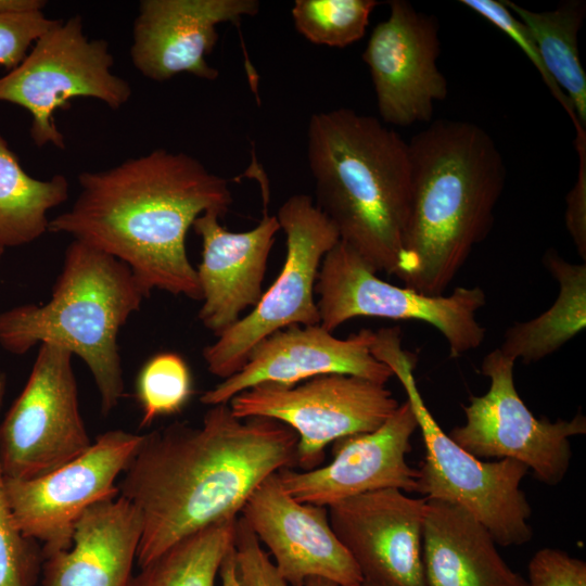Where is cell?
Here are the masks:
<instances>
[{
	"label": "cell",
	"instance_id": "obj_1",
	"mask_svg": "<svg viewBox=\"0 0 586 586\" xmlns=\"http://www.w3.org/2000/svg\"><path fill=\"white\" fill-rule=\"evenodd\" d=\"M297 441L286 424L239 419L229 404L211 406L200 426L175 422L143 434L118 484L142 517L138 566L190 534L237 518L264 480L296 466Z\"/></svg>",
	"mask_w": 586,
	"mask_h": 586
},
{
	"label": "cell",
	"instance_id": "obj_2",
	"mask_svg": "<svg viewBox=\"0 0 586 586\" xmlns=\"http://www.w3.org/2000/svg\"><path fill=\"white\" fill-rule=\"evenodd\" d=\"M74 204L49 220L48 232L66 233L126 264L146 293L161 290L202 300L186 238L206 212L224 217L228 181L198 158L156 149L116 166L78 175Z\"/></svg>",
	"mask_w": 586,
	"mask_h": 586
},
{
	"label": "cell",
	"instance_id": "obj_3",
	"mask_svg": "<svg viewBox=\"0 0 586 586\" xmlns=\"http://www.w3.org/2000/svg\"><path fill=\"white\" fill-rule=\"evenodd\" d=\"M411 192L395 276L442 295L494 224L506 168L479 125L440 119L408 142Z\"/></svg>",
	"mask_w": 586,
	"mask_h": 586
},
{
	"label": "cell",
	"instance_id": "obj_4",
	"mask_svg": "<svg viewBox=\"0 0 586 586\" xmlns=\"http://www.w3.org/2000/svg\"><path fill=\"white\" fill-rule=\"evenodd\" d=\"M307 163L316 205L340 241L374 272L395 275L410 204L408 142L373 116L335 109L310 116Z\"/></svg>",
	"mask_w": 586,
	"mask_h": 586
},
{
	"label": "cell",
	"instance_id": "obj_5",
	"mask_svg": "<svg viewBox=\"0 0 586 586\" xmlns=\"http://www.w3.org/2000/svg\"><path fill=\"white\" fill-rule=\"evenodd\" d=\"M148 296L126 264L73 240L50 300L0 313V345L24 355L51 343L78 356L93 377L101 412L107 416L124 395L118 333Z\"/></svg>",
	"mask_w": 586,
	"mask_h": 586
},
{
	"label": "cell",
	"instance_id": "obj_6",
	"mask_svg": "<svg viewBox=\"0 0 586 586\" xmlns=\"http://www.w3.org/2000/svg\"><path fill=\"white\" fill-rule=\"evenodd\" d=\"M372 353L404 386L421 431L425 457L418 469V493L461 506L498 545L520 546L531 540L532 509L520 488L528 468L513 459L483 461L441 429L419 392L413 375L417 357L402 347L398 327L377 331Z\"/></svg>",
	"mask_w": 586,
	"mask_h": 586
},
{
	"label": "cell",
	"instance_id": "obj_7",
	"mask_svg": "<svg viewBox=\"0 0 586 586\" xmlns=\"http://www.w3.org/2000/svg\"><path fill=\"white\" fill-rule=\"evenodd\" d=\"M114 56L102 38H89L80 15L58 20L31 46L24 60L0 77V102L25 109L29 135L39 146L65 149L54 114L75 98H92L112 110L130 99L129 82L113 71Z\"/></svg>",
	"mask_w": 586,
	"mask_h": 586
},
{
	"label": "cell",
	"instance_id": "obj_8",
	"mask_svg": "<svg viewBox=\"0 0 586 586\" xmlns=\"http://www.w3.org/2000/svg\"><path fill=\"white\" fill-rule=\"evenodd\" d=\"M315 293L320 326L333 332L358 317L418 320L446 339L458 358L481 346L486 330L476 313L486 304L480 286H458L449 295H428L380 279L360 256L339 241L323 257Z\"/></svg>",
	"mask_w": 586,
	"mask_h": 586
},
{
	"label": "cell",
	"instance_id": "obj_9",
	"mask_svg": "<svg viewBox=\"0 0 586 586\" xmlns=\"http://www.w3.org/2000/svg\"><path fill=\"white\" fill-rule=\"evenodd\" d=\"M276 216L286 242L280 273L258 304L202 352L207 370L222 380L237 373L251 349L273 332L320 323L315 285L323 257L340 241L337 230L303 193L291 195Z\"/></svg>",
	"mask_w": 586,
	"mask_h": 586
},
{
	"label": "cell",
	"instance_id": "obj_10",
	"mask_svg": "<svg viewBox=\"0 0 586 586\" xmlns=\"http://www.w3.org/2000/svg\"><path fill=\"white\" fill-rule=\"evenodd\" d=\"M228 404L239 419L266 417L290 426L298 437L296 466L303 471L319 467L328 444L377 430L399 406L385 384L347 374L292 386L260 383Z\"/></svg>",
	"mask_w": 586,
	"mask_h": 586
},
{
	"label": "cell",
	"instance_id": "obj_11",
	"mask_svg": "<svg viewBox=\"0 0 586 586\" xmlns=\"http://www.w3.org/2000/svg\"><path fill=\"white\" fill-rule=\"evenodd\" d=\"M514 364L499 348L484 357L481 373L489 379V388L462 405L466 422L448 435L479 459H513L532 469L538 481L557 485L570 466V437L586 433V418L581 412L555 422L536 418L517 392Z\"/></svg>",
	"mask_w": 586,
	"mask_h": 586
},
{
	"label": "cell",
	"instance_id": "obj_12",
	"mask_svg": "<svg viewBox=\"0 0 586 586\" xmlns=\"http://www.w3.org/2000/svg\"><path fill=\"white\" fill-rule=\"evenodd\" d=\"M66 348L43 343L27 382L0 423L2 475L30 479L85 453L90 441Z\"/></svg>",
	"mask_w": 586,
	"mask_h": 586
},
{
	"label": "cell",
	"instance_id": "obj_13",
	"mask_svg": "<svg viewBox=\"0 0 586 586\" xmlns=\"http://www.w3.org/2000/svg\"><path fill=\"white\" fill-rule=\"evenodd\" d=\"M143 434L111 430L63 466L30 479L3 476L15 525L41 542L43 559L72 545L74 526L92 505L119 495L116 480L128 468Z\"/></svg>",
	"mask_w": 586,
	"mask_h": 586
},
{
	"label": "cell",
	"instance_id": "obj_14",
	"mask_svg": "<svg viewBox=\"0 0 586 586\" xmlns=\"http://www.w3.org/2000/svg\"><path fill=\"white\" fill-rule=\"evenodd\" d=\"M438 54L436 18L392 0L388 17L374 27L362 53L383 122L406 127L431 119L434 103L447 95Z\"/></svg>",
	"mask_w": 586,
	"mask_h": 586
},
{
	"label": "cell",
	"instance_id": "obj_15",
	"mask_svg": "<svg viewBox=\"0 0 586 586\" xmlns=\"http://www.w3.org/2000/svg\"><path fill=\"white\" fill-rule=\"evenodd\" d=\"M327 508L330 524L357 564L362 584L428 586L422 563L425 497L385 488Z\"/></svg>",
	"mask_w": 586,
	"mask_h": 586
},
{
	"label": "cell",
	"instance_id": "obj_16",
	"mask_svg": "<svg viewBox=\"0 0 586 586\" xmlns=\"http://www.w3.org/2000/svg\"><path fill=\"white\" fill-rule=\"evenodd\" d=\"M375 332L361 329L339 339L319 324H293L259 341L244 366L207 390L200 398L208 406L228 404L232 397L260 383L292 386L324 374H347L385 384L392 370L372 354Z\"/></svg>",
	"mask_w": 586,
	"mask_h": 586
},
{
	"label": "cell",
	"instance_id": "obj_17",
	"mask_svg": "<svg viewBox=\"0 0 586 586\" xmlns=\"http://www.w3.org/2000/svg\"><path fill=\"white\" fill-rule=\"evenodd\" d=\"M240 513L289 585L303 586L308 578L319 577L337 586H361V573L335 535L328 508L294 499L278 473L257 486Z\"/></svg>",
	"mask_w": 586,
	"mask_h": 586
},
{
	"label": "cell",
	"instance_id": "obj_18",
	"mask_svg": "<svg viewBox=\"0 0 586 586\" xmlns=\"http://www.w3.org/2000/svg\"><path fill=\"white\" fill-rule=\"evenodd\" d=\"M417 429L415 412L406 400L377 430L335 441L329 464L302 472L284 468L277 473L294 499L323 507L385 488L418 493V469L406 461Z\"/></svg>",
	"mask_w": 586,
	"mask_h": 586
},
{
	"label": "cell",
	"instance_id": "obj_19",
	"mask_svg": "<svg viewBox=\"0 0 586 586\" xmlns=\"http://www.w3.org/2000/svg\"><path fill=\"white\" fill-rule=\"evenodd\" d=\"M257 0H141L132 26L130 60L157 82L181 73L215 80L206 61L218 41L217 26L258 13Z\"/></svg>",
	"mask_w": 586,
	"mask_h": 586
},
{
	"label": "cell",
	"instance_id": "obj_20",
	"mask_svg": "<svg viewBox=\"0 0 586 586\" xmlns=\"http://www.w3.org/2000/svg\"><path fill=\"white\" fill-rule=\"evenodd\" d=\"M220 216L206 212L192 228L202 240L196 269L202 293L198 319L217 337L254 308L263 296V281L275 238L280 230L276 215L264 214L256 227L233 232Z\"/></svg>",
	"mask_w": 586,
	"mask_h": 586
},
{
	"label": "cell",
	"instance_id": "obj_21",
	"mask_svg": "<svg viewBox=\"0 0 586 586\" xmlns=\"http://www.w3.org/2000/svg\"><path fill=\"white\" fill-rule=\"evenodd\" d=\"M142 527L140 511L122 495L92 505L71 547L43 559L40 586H128Z\"/></svg>",
	"mask_w": 586,
	"mask_h": 586
},
{
	"label": "cell",
	"instance_id": "obj_22",
	"mask_svg": "<svg viewBox=\"0 0 586 586\" xmlns=\"http://www.w3.org/2000/svg\"><path fill=\"white\" fill-rule=\"evenodd\" d=\"M422 563L428 586H527L488 530L461 506L425 498Z\"/></svg>",
	"mask_w": 586,
	"mask_h": 586
},
{
	"label": "cell",
	"instance_id": "obj_23",
	"mask_svg": "<svg viewBox=\"0 0 586 586\" xmlns=\"http://www.w3.org/2000/svg\"><path fill=\"white\" fill-rule=\"evenodd\" d=\"M543 265L559 284L552 305L539 316L510 326L498 347L512 360L539 361L558 352L586 327V264H572L548 249Z\"/></svg>",
	"mask_w": 586,
	"mask_h": 586
},
{
	"label": "cell",
	"instance_id": "obj_24",
	"mask_svg": "<svg viewBox=\"0 0 586 586\" xmlns=\"http://www.w3.org/2000/svg\"><path fill=\"white\" fill-rule=\"evenodd\" d=\"M500 1L527 29L544 66L585 128L586 74L577 47V34L586 15L585 1L566 0L546 12H535L510 0Z\"/></svg>",
	"mask_w": 586,
	"mask_h": 586
},
{
	"label": "cell",
	"instance_id": "obj_25",
	"mask_svg": "<svg viewBox=\"0 0 586 586\" xmlns=\"http://www.w3.org/2000/svg\"><path fill=\"white\" fill-rule=\"evenodd\" d=\"M68 194L63 175L46 180L29 176L0 133V246L25 245L48 232V213Z\"/></svg>",
	"mask_w": 586,
	"mask_h": 586
},
{
	"label": "cell",
	"instance_id": "obj_26",
	"mask_svg": "<svg viewBox=\"0 0 586 586\" xmlns=\"http://www.w3.org/2000/svg\"><path fill=\"white\" fill-rule=\"evenodd\" d=\"M237 519H225L178 540L140 568L128 586H215L222 560L234 545Z\"/></svg>",
	"mask_w": 586,
	"mask_h": 586
},
{
	"label": "cell",
	"instance_id": "obj_27",
	"mask_svg": "<svg viewBox=\"0 0 586 586\" xmlns=\"http://www.w3.org/2000/svg\"><path fill=\"white\" fill-rule=\"evenodd\" d=\"M375 0H295L291 10L298 34L315 44L345 48L366 33Z\"/></svg>",
	"mask_w": 586,
	"mask_h": 586
},
{
	"label": "cell",
	"instance_id": "obj_28",
	"mask_svg": "<svg viewBox=\"0 0 586 586\" xmlns=\"http://www.w3.org/2000/svg\"><path fill=\"white\" fill-rule=\"evenodd\" d=\"M192 392V375L186 360L173 352L155 354L142 366L136 381V396L142 410L140 426L179 412Z\"/></svg>",
	"mask_w": 586,
	"mask_h": 586
},
{
	"label": "cell",
	"instance_id": "obj_29",
	"mask_svg": "<svg viewBox=\"0 0 586 586\" xmlns=\"http://www.w3.org/2000/svg\"><path fill=\"white\" fill-rule=\"evenodd\" d=\"M5 391L7 377L0 372V411ZM42 562L41 547L23 535L14 523L0 467V586H36Z\"/></svg>",
	"mask_w": 586,
	"mask_h": 586
},
{
	"label": "cell",
	"instance_id": "obj_30",
	"mask_svg": "<svg viewBox=\"0 0 586 586\" xmlns=\"http://www.w3.org/2000/svg\"><path fill=\"white\" fill-rule=\"evenodd\" d=\"M461 4L471 9L479 15L486 18L507 36L513 40L519 48L525 53L528 60L533 63L536 69L539 72L544 82L549 88L552 95L559 103L563 106L565 112L571 117L574 128H584L577 120L574 110L562 92L558 87L555 80L550 77L546 67L544 66L542 59L537 52V49L527 31L525 26L502 4L501 1L497 0H461Z\"/></svg>",
	"mask_w": 586,
	"mask_h": 586
},
{
	"label": "cell",
	"instance_id": "obj_31",
	"mask_svg": "<svg viewBox=\"0 0 586 586\" xmlns=\"http://www.w3.org/2000/svg\"><path fill=\"white\" fill-rule=\"evenodd\" d=\"M234 555L241 586H289L241 517L235 523Z\"/></svg>",
	"mask_w": 586,
	"mask_h": 586
},
{
	"label": "cell",
	"instance_id": "obj_32",
	"mask_svg": "<svg viewBox=\"0 0 586 586\" xmlns=\"http://www.w3.org/2000/svg\"><path fill=\"white\" fill-rule=\"evenodd\" d=\"M56 21L43 12L0 15V66L9 71L17 66L35 41Z\"/></svg>",
	"mask_w": 586,
	"mask_h": 586
},
{
	"label": "cell",
	"instance_id": "obj_33",
	"mask_svg": "<svg viewBox=\"0 0 586 586\" xmlns=\"http://www.w3.org/2000/svg\"><path fill=\"white\" fill-rule=\"evenodd\" d=\"M527 586H586V563L556 548H542L527 565Z\"/></svg>",
	"mask_w": 586,
	"mask_h": 586
},
{
	"label": "cell",
	"instance_id": "obj_34",
	"mask_svg": "<svg viewBox=\"0 0 586 586\" xmlns=\"http://www.w3.org/2000/svg\"><path fill=\"white\" fill-rule=\"evenodd\" d=\"M579 167L577 179L566 195L564 214L566 230L583 262L586 260V132L576 131L574 141Z\"/></svg>",
	"mask_w": 586,
	"mask_h": 586
},
{
	"label": "cell",
	"instance_id": "obj_35",
	"mask_svg": "<svg viewBox=\"0 0 586 586\" xmlns=\"http://www.w3.org/2000/svg\"><path fill=\"white\" fill-rule=\"evenodd\" d=\"M43 0H0V15H20L42 12Z\"/></svg>",
	"mask_w": 586,
	"mask_h": 586
},
{
	"label": "cell",
	"instance_id": "obj_36",
	"mask_svg": "<svg viewBox=\"0 0 586 586\" xmlns=\"http://www.w3.org/2000/svg\"><path fill=\"white\" fill-rule=\"evenodd\" d=\"M219 575L221 578V586H241L237 572L234 546L226 553L219 570Z\"/></svg>",
	"mask_w": 586,
	"mask_h": 586
},
{
	"label": "cell",
	"instance_id": "obj_37",
	"mask_svg": "<svg viewBox=\"0 0 586 586\" xmlns=\"http://www.w3.org/2000/svg\"><path fill=\"white\" fill-rule=\"evenodd\" d=\"M303 586H337V585L324 578L311 577V578H308Z\"/></svg>",
	"mask_w": 586,
	"mask_h": 586
},
{
	"label": "cell",
	"instance_id": "obj_38",
	"mask_svg": "<svg viewBox=\"0 0 586 586\" xmlns=\"http://www.w3.org/2000/svg\"><path fill=\"white\" fill-rule=\"evenodd\" d=\"M4 251H5V249H3L2 246H0V259H1V257H2V255H3V253H4Z\"/></svg>",
	"mask_w": 586,
	"mask_h": 586
},
{
	"label": "cell",
	"instance_id": "obj_39",
	"mask_svg": "<svg viewBox=\"0 0 586 586\" xmlns=\"http://www.w3.org/2000/svg\"><path fill=\"white\" fill-rule=\"evenodd\" d=\"M361 586H371V585H366V584H362Z\"/></svg>",
	"mask_w": 586,
	"mask_h": 586
}]
</instances>
